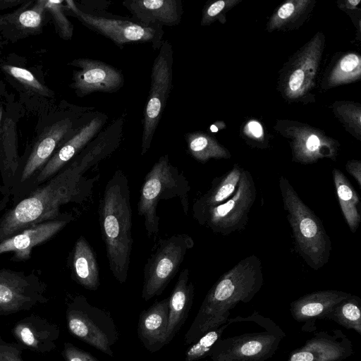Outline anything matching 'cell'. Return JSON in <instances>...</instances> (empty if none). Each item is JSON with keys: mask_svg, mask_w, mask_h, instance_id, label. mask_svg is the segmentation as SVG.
Segmentation results:
<instances>
[{"mask_svg": "<svg viewBox=\"0 0 361 361\" xmlns=\"http://www.w3.org/2000/svg\"><path fill=\"white\" fill-rule=\"evenodd\" d=\"M94 179H87L71 162L33 190L0 220V242L32 225L59 219V208L87 197Z\"/></svg>", "mask_w": 361, "mask_h": 361, "instance_id": "obj_1", "label": "cell"}, {"mask_svg": "<svg viewBox=\"0 0 361 361\" xmlns=\"http://www.w3.org/2000/svg\"><path fill=\"white\" fill-rule=\"evenodd\" d=\"M263 281L262 262L255 255L221 275L207 292L184 336V345H190L207 331L227 323L230 310L239 302H250Z\"/></svg>", "mask_w": 361, "mask_h": 361, "instance_id": "obj_2", "label": "cell"}, {"mask_svg": "<svg viewBox=\"0 0 361 361\" xmlns=\"http://www.w3.org/2000/svg\"><path fill=\"white\" fill-rule=\"evenodd\" d=\"M99 221L109 269L124 283L133 248V216L128 177L117 170L108 180L100 201Z\"/></svg>", "mask_w": 361, "mask_h": 361, "instance_id": "obj_3", "label": "cell"}, {"mask_svg": "<svg viewBox=\"0 0 361 361\" xmlns=\"http://www.w3.org/2000/svg\"><path fill=\"white\" fill-rule=\"evenodd\" d=\"M279 183L295 248L310 268L319 270L329 262L332 249L330 238L322 221L303 202L289 180L281 176Z\"/></svg>", "mask_w": 361, "mask_h": 361, "instance_id": "obj_4", "label": "cell"}, {"mask_svg": "<svg viewBox=\"0 0 361 361\" xmlns=\"http://www.w3.org/2000/svg\"><path fill=\"white\" fill-rule=\"evenodd\" d=\"M190 190L188 180L178 167L170 163L169 155L160 157L145 178L137 204V213L143 219L148 236L156 235L159 230L158 203L162 200L178 197L187 215Z\"/></svg>", "mask_w": 361, "mask_h": 361, "instance_id": "obj_5", "label": "cell"}, {"mask_svg": "<svg viewBox=\"0 0 361 361\" xmlns=\"http://www.w3.org/2000/svg\"><path fill=\"white\" fill-rule=\"evenodd\" d=\"M67 327L76 338L110 356L118 338L116 325L106 310L91 305L83 295H77L67 305Z\"/></svg>", "mask_w": 361, "mask_h": 361, "instance_id": "obj_6", "label": "cell"}, {"mask_svg": "<svg viewBox=\"0 0 361 361\" xmlns=\"http://www.w3.org/2000/svg\"><path fill=\"white\" fill-rule=\"evenodd\" d=\"M173 65V46L169 40H164L152 67L150 87L143 111L141 155L151 147L172 90Z\"/></svg>", "mask_w": 361, "mask_h": 361, "instance_id": "obj_7", "label": "cell"}, {"mask_svg": "<svg viewBox=\"0 0 361 361\" xmlns=\"http://www.w3.org/2000/svg\"><path fill=\"white\" fill-rule=\"evenodd\" d=\"M192 237L175 234L160 241L144 268L142 298L148 301L160 295L177 274L188 250L194 247Z\"/></svg>", "mask_w": 361, "mask_h": 361, "instance_id": "obj_8", "label": "cell"}, {"mask_svg": "<svg viewBox=\"0 0 361 361\" xmlns=\"http://www.w3.org/2000/svg\"><path fill=\"white\" fill-rule=\"evenodd\" d=\"M66 7L87 28L111 40L120 49L130 42L150 43L154 51L164 41L162 27L145 26L133 20L107 18L85 12L73 1H66Z\"/></svg>", "mask_w": 361, "mask_h": 361, "instance_id": "obj_9", "label": "cell"}, {"mask_svg": "<svg viewBox=\"0 0 361 361\" xmlns=\"http://www.w3.org/2000/svg\"><path fill=\"white\" fill-rule=\"evenodd\" d=\"M257 195L254 179L243 169L238 187L226 202L209 209L197 222L214 233L228 235L245 228Z\"/></svg>", "mask_w": 361, "mask_h": 361, "instance_id": "obj_10", "label": "cell"}, {"mask_svg": "<svg viewBox=\"0 0 361 361\" xmlns=\"http://www.w3.org/2000/svg\"><path fill=\"white\" fill-rule=\"evenodd\" d=\"M265 331L220 338L209 356L222 361H266L271 357L285 337L271 320Z\"/></svg>", "mask_w": 361, "mask_h": 361, "instance_id": "obj_11", "label": "cell"}, {"mask_svg": "<svg viewBox=\"0 0 361 361\" xmlns=\"http://www.w3.org/2000/svg\"><path fill=\"white\" fill-rule=\"evenodd\" d=\"M43 284L34 275L0 270V314L27 310L47 301Z\"/></svg>", "mask_w": 361, "mask_h": 361, "instance_id": "obj_12", "label": "cell"}, {"mask_svg": "<svg viewBox=\"0 0 361 361\" xmlns=\"http://www.w3.org/2000/svg\"><path fill=\"white\" fill-rule=\"evenodd\" d=\"M69 64L78 68L73 71L71 83L78 97H83L94 92H116L124 85L122 71L105 62L80 58Z\"/></svg>", "mask_w": 361, "mask_h": 361, "instance_id": "obj_13", "label": "cell"}, {"mask_svg": "<svg viewBox=\"0 0 361 361\" xmlns=\"http://www.w3.org/2000/svg\"><path fill=\"white\" fill-rule=\"evenodd\" d=\"M108 116L102 112H92L75 134L68 139L37 173L34 185H38L55 176L78 154L102 130Z\"/></svg>", "mask_w": 361, "mask_h": 361, "instance_id": "obj_14", "label": "cell"}, {"mask_svg": "<svg viewBox=\"0 0 361 361\" xmlns=\"http://www.w3.org/2000/svg\"><path fill=\"white\" fill-rule=\"evenodd\" d=\"M353 353L351 341L341 330L334 335L318 332L299 348L293 350L287 361H342Z\"/></svg>", "mask_w": 361, "mask_h": 361, "instance_id": "obj_15", "label": "cell"}, {"mask_svg": "<svg viewBox=\"0 0 361 361\" xmlns=\"http://www.w3.org/2000/svg\"><path fill=\"white\" fill-rule=\"evenodd\" d=\"M80 127L74 128L72 119L65 118L44 129L25 162L20 176V185L30 180L36 172L39 171L53 155L61 142L67 135H73Z\"/></svg>", "mask_w": 361, "mask_h": 361, "instance_id": "obj_16", "label": "cell"}, {"mask_svg": "<svg viewBox=\"0 0 361 361\" xmlns=\"http://www.w3.org/2000/svg\"><path fill=\"white\" fill-rule=\"evenodd\" d=\"M71 219V216H68L27 227L0 242V254L12 252L17 260L27 259L35 246L52 238Z\"/></svg>", "mask_w": 361, "mask_h": 361, "instance_id": "obj_17", "label": "cell"}, {"mask_svg": "<svg viewBox=\"0 0 361 361\" xmlns=\"http://www.w3.org/2000/svg\"><path fill=\"white\" fill-rule=\"evenodd\" d=\"M122 4L133 15V21L145 26H175L183 14L181 0H127Z\"/></svg>", "mask_w": 361, "mask_h": 361, "instance_id": "obj_18", "label": "cell"}, {"mask_svg": "<svg viewBox=\"0 0 361 361\" xmlns=\"http://www.w3.org/2000/svg\"><path fill=\"white\" fill-rule=\"evenodd\" d=\"M169 297L154 302L139 316L137 336L150 353L160 350L166 343Z\"/></svg>", "mask_w": 361, "mask_h": 361, "instance_id": "obj_19", "label": "cell"}, {"mask_svg": "<svg viewBox=\"0 0 361 361\" xmlns=\"http://www.w3.org/2000/svg\"><path fill=\"white\" fill-rule=\"evenodd\" d=\"M351 295L336 290L308 293L290 303V313L293 318L298 322L328 319L334 307Z\"/></svg>", "mask_w": 361, "mask_h": 361, "instance_id": "obj_20", "label": "cell"}, {"mask_svg": "<svg viewBox=\"0 0 361 361\" xmlns=\"http://www.w3.org/2000/svg\"><path fill=\"white\" fill-rule=\"evenodd\" d=\"M18 342L32 350L47 353L53 350L59 336L57 325L37 315L19 321L13 329Z\"/></svg>", "mask_w": 361, "mask_h": 361, "instance_id": "obj_21", "label": "cell"}, {"mask_svg": "<svg viewBox=\"0 0 361 361\" xmlns=\"http://www.w3.org/2000/svg\"><path fill=\"white\" fill-rule=\"evenodd\" d=\"M195 287L190 279V270L184 269L179 274L171 295L169 297V314L166 343L178 333L192 305Z\"/></svg>", "mask_w": 361, "mask_h": 361, "instance_id": "obj_22", "label": "cell"}, {"mask_svg": "<svg viewBox=\"0 0 361 361\" xmlns=\"http://www.w3.org/2000/svg\"><path fill=\"white\" fill-rule=\"evenodd\" d=\"M243 169L235 164L226 174L214 178L212 186L192 205V215L197 221L211 208L230 199L235 192Z\"/></svg>", "mask_w": 361, "mask_h": 361, "instance_id": "obj_23", "label": "cell"}, {"mask_svg": "<svg viewBox=\"0 0 361 361\" xmlns=\"http://www.w3.org/2000/svg\"><path fill=\"white\" fill-rule=\"evenodd\" d=\"M321 54V41L315 37L305 49L288 78L287 94L298 97L307 92L312 84Z\"/></svg>", "mask_w": 361, "mask_h": 361, "instance_id": "obj_24", "label": "cell"}, {"mask_svg": "<svg viewBox=\"0 0 361 361\" xmlns=\"http://www.w3.org/2000/svg\"><path fill=\"white\" fill-rule=\"evenodd\" d=\"M72 269L74 280L85 289L96 290L99 271L94 250L84 236L77 240L73 252Z\"/></svg>", "mask_w": 361, "mask_h": 361, "instance_id": "obj_25", "label": "cell"}, {"mask_svg": "<svg viewBox=\"0 0 361 361\" xmlns=\"http://www.w3.org/2000/svg\"><path fill=\"white\" fill-rule=\"evenodd\" d=\"M332 175L343 217L351 232L355 233L361 221V215L357 208L360 202L357 192L341 171L334 169Z\"/></svg>", "mask_w": 361, "mask_h": 361, "instance_id": "obj_26", "label": "cell"}, {"mask_svg": "<svg viewBox=\"0 0 361 361\" xmlns=\"http://www.w3.org/2000/svg\"><path fill=\"white\" fill-rule=\"evenodd\" d=\"M336 155L334 143L314 133L300 135L293 145V160L303 164H312L324 157L335 159Z\"/></svg>", "mask_w": 361, "mask_h": 361, "instance_id": "obj_27", "label": "cell"}, {"mask_svg": "<svg viewBox=\"0 0 361 361\" xmlns=\"http://www.w3.org/2000/svg\"><path fill=\"white\" fill-rule=\"evenodd\" d=\"M0 166L4 182L8 184L18 168L16 133L13 123L8 119L0 128Z\"/></svg>", "mask_w": 361, "mask_h": 361, "instance_id": "obj_28", "label": "cell"}, {"mask_svg": "<svg viewBox=\"0 0 361 361\" xmlns=\"http://www.w3.org/2000/svg\"><path fill=\"white\" fill-rule=\"evenodd\" d=\"M188 150L197 161L206 163L210 159H227L228 152L211 136L201 133L193 132L185 135Z\"/></svg>", "mask_w": 361, "mask_h": 361, "instance_id": "obj_29", "label": "cell"}, {"mask_svg": "<svg viewBox=\"0 0 361 361\" xmlns=\"http://www.w3.org/2000/svg\"><path fill=\"white\" fill-rule=\"evenodd\" d=\"M328 319L361 335V299L351 295L342 300L334 307Z\"/></svg>", "mask_w": 361, "mask_h": 361, "instance_id": "obj_30", "label": "cell"}, {"mask_svg": "<svg viewBox=\"0 0 361 361\" xmlns=\"http://www.w3.org/2000/svg\"><path fill=\"white\" fill-rule=\"evenodd\" d=\"M230 324L228 321L227 323L221 326L207 331L190 344L185 352L184 361H197L209 356L212 348L221 338L222 334Z\"/></svg>", "mask_w": 361, "mask_h": 361, "instance_id": "obj_31", "label": "cell"}, {"mask_svg": "<svg viewBox=\"0 0 361 361\" xmlns=\"http://www.w3.org/2000/svg\"><path fill=\"white\" fill-rule=\"evenodd\" d=\"M360 73V57L355 54H348L340 60L329 80L332 85L348 82L359 78Z\"/></svg>", "mask_w": 361, "mask_h": 361, "instance_id": "obj_32", "label": "cell"}, {"mask_svg": "<svg viewBox=\"0 0 361 361\" xmlns=\"http://www.w3.org/2000/svg\"><path fill=\"white\" fill-rule=\"evenodd\" d=\"M63 1H44V8L51 16L56 30L59 36L65 39H71L73 25L64 13Z\"/></svg>", "mask_w": 361, "mask_h": 361, "instance_id": "obj_33", "label": "cell"}, {"mask_svg": "<svg viewBox=\"0 0 361 361\" xmlns=\"http://www.w3.org/2000/svg\"><path fill=\"white\" fill-rule=\"evenodd\" d=\"M3 68L8 75L21 83L31 92L50 97L51 92L49 90L42 85L29 71L11 65L4 66Z\"/></svg>", "mask_w": 361, "mask_h": 361, "instance_id": "obj_34", "label": "cell"}, {"mask_svg": "<svg viewBox=\"0 0 361 361\" xmlns=\"http://www.w3.org/2000/svg\"><path fill=\"white\" fill-rule=\"evenodd\" d=\"M308 2L302 0L288 1L282 4L272 18L271 27H277L293 18L306 7Z\"/></svg>", "mask_w": 361, "mask_h": 361, "instance_id": "obj_35", "label": "cell"}, {"mask_svg": "<svg viewBox=\"0 0 361 361\" xmlns=\"http://www.w3.org/2000/svg\"><path fill=\"white\" fill-rule=\"evenodd\" d=\"M44 10V1H38L33 8L20 13L16 18V22L23 29H37L41 25L42 13Z\"/></svg>", "mask_w": 361, "mask_h": 361, "instance_id": "obj_36", "label": "cell"}, {"mask_svg": "<svg viewBox=\"0 0 361 361\" xmlns=\"http://www.w3.org/2000/svg\"><path fill=\"white\" fill-rule=\"evenodd\" d=\"M0 361H24L22 359V348L18 343H8L3 340L0 334Z\"/></svg>", "mask_w": 361, "mask_h": 361, "instance_id": "obj_37", "label": "cell"}, {"mask_svg": "<svg viewBox=\"0 0 361 361\" xmlns=\"http://www.w3.org/2000/svg\"><path fill=\"white\" fill-rule=\"evenodd\" d=\"M62 355L66 361H99L90 353L67 342L64 343Z\"/></svg>", "mask_w": 361, "mask_h": 361, "instance_id": "obj_38", "label": "cell"}, {"mask_svg": "<svg viewBox=\"0 0 361 361\" xmlns=\"http://www.w3.org/2000/svg\"><path fill=\"white\" fill-rule=\"evenodd\" d=\"M226 4L227 2L224 1H217L207 6L203 11L201 25H206L211 23L225 8Z\"/></svg>", "mask_w": 361, "mask_h": 361, "instance_id": "obj_39", "label": "cell"}, {"mask_svg": "<svg viewBox=\"0 0 361 361\" xmlns=\"http://www.w3.org/2000/svg\"><path fill=\"white\" fill-rule=\"evenodd\" d=\"M345 170L354 178L359 187L361 188V162L357 160L348 161L345 165Z\"/></svg>", "mask_w": 361, "mask_h": 361, "instance_id": "obj_40", "label": "cell"}, {"mask_svg": "<svg viewBox=\"0 0 361 361\" xmlns=\"http://www.w3.org/2000/svg\"><path fill=\"white\" fill-rule=\"evenodd\" d=\"M247 128L248 129L249 135H252L255 138L260 139L263 137L264 133L262 127L258 122L251 121L247 123Z\"/></svg>", "mask_w": 361, "mask_h": 361, "instance_id": "obj_41", "label": "cell"}, {"mask_svg": "<svg viewBox=\"0 0 361 361\" xmlns=\"http://www.w3.org/2000/svg\"><path fill=\"white\" fill-rule=\"evenodd\" d=\"M360 0H350L348 1V3L350 4H352V6H356L357 4H358L360 3Z\"/></svg>", "mask_w": 361, "mask_h": 361, "instance_id": "obj_42", "label": "cell"}, {"mask_svg": "<svg viewBox=\"0 0 361 361\" xmlns=\"http://www.w3.org/2000/svg\"><path fill=\"white\" fill-rule=\"evenodd\" d=\"M212 361H222V360H218L216 358L212 357Z\"/></svg>", "mask_w": 361, "mask_h": 361, "instance_id": "obj_43", "label": "cell"}, {"mask_svg": "<svg viewBox=\"0 0 361 361\" xmlns=\"http://www.w3.org/2000/svg\"><path fill=\"white\" fill-rule=\"evenodd\" d=\"M1 116H2V110H1V109H0V121L1 119Z\"/></svg>", "mask_w": 361, "mask_h": 361, "instance_id": "obj_44", "label": "cell"}, {"mask_svg": "<svg viewBox=\"0 0 361 361\" xmlns=\"http://www.w3.org/2000/svg\"><path fill=\"white\" fill-rule=\"evenodd\" d=\"M0 190H1V187H0Z\"/></svg>", "mask_w": 361, "mask_h": 361, "instance_id": "obj_45", "label": "cell"}]
</instances>
